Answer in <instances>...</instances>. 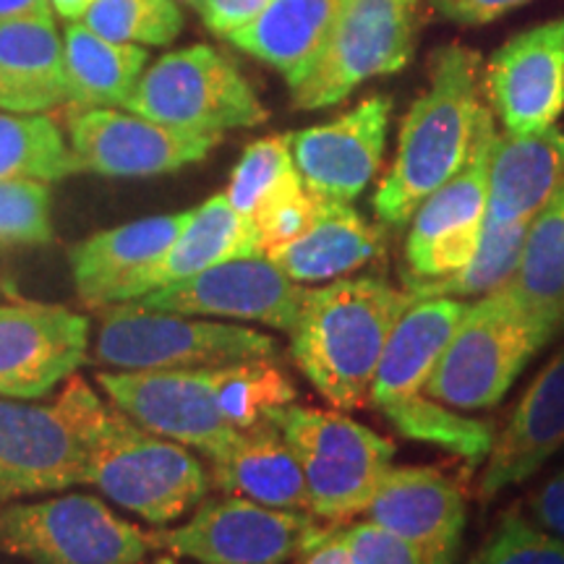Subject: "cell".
Returning <instances> with one entry per match:
<instances>
[{
	"instance_id": "cell-1",
	"label": "cell",
	"mask_w": 564,
	"mask_h": 564,
	"mask_svg": "<svg viewBox=\"0 0 564 564\" xmlns=\"http://www.w3.org/2000/svg\"><path fill=\"white\" fill-rule=\"evenodd\" d=\"M55 405L79 436L87 481L112 505L150 525H167L204 499L209 476L183 444L147 432L116 405L102 403L82 377H70Z\"/></svg>"
},
{
	"instance_id": "cell-2",
	"label": "cell",
	"mask_w": 564,
	"mask_h": 564,
	"mask_svg": "<svg viewBox=\"0 0 564 564\" xmlns=\"http://www.w3.org/2000/svg\"><path fill=\"white\" fill-rule=\"evenodd\" d=\"M481 110V55L444 45L429 61V87L408 110L398 154L373 194V212L403 228L415 209L460 171L474 144Z\"/></svg>"
},
{
	"instance_id": "cell-3",
	"label": "cell",
	"mask_w": 564,
	"mask_h": 564,
	"mask_svg": "<svg viewBox=\"0 0 564 564\" xmlns=\"http://www.w3.org/2000/svg\"><path fill=\"white\" fill-rule=\"evenodd\" d=\"M413 301L384 278H340L306 291L291 333L295 366L327 403L356 411L369 400L387 337Z\"/></svg>"
},
{
	"instance_id": "cell-4",
	"label": "cell",
	"mask_w": 564,
	"mask_h": 564,
	"mask_svg": "<svg viewBox=\"0 0 564 564\" xmlns=\"http://www.w3.org/2000/svg\"><path fill=\"white\" fill-rule=\"evenodd\" d=\"M562 333L535 314L510 282L465 308L423 394L455 411H486L505 398L528 361Z\"/></svg>"
},
{
	"instance_id": "cell-5",
	"label": "cell",
	"mask_w": 564,
	"mask_h": 564,
	"mask_svg": "<svg viewBox=\"0 0 564 564\" xmlns=\"http://www.w3.org/2000/svg\"><path fill=\"white\" fill-rule=\"evenodd\" d=\"M253 358H278V343L241 324L152 312L131 303L105 306L95 340V361L118 371L215 369Z\"/></svg>"
},
{
	"instance_id": "cell-6",
	"label": "cell",
	"mask_w": 564,
	"mask_h": 564,
	"mask_svg": "<svg viewBox=\"0 0 564 564\" xmlns=\"http://www.w3.org/2000/svg\"><path fill=\"white\" fill-rule=\"evenodd\" d=\"M123 108L171 129L220 137L267 121L264 105L241 68L209 45L162 55L139 76Z\"/></svg>"
},
{
	"instance_id": "cell-7",
	"label": "cell",
	"mask_w": 564,
	"mask_h": 564,
	"mask_svg": "<svg viewBox=\"0 0 564 564\" xmlns=\"http://www.w3.org/2000/svg\"><path fill=\"white\" fill-rule=\"evenodd\" d=\"M0 549L30 564H141L154 552L150 531L87 494L6 505Z\"/></svg>"
},
{
	"instance_id": "cell-8",
	"label": "cell",
	"mask_w": 564,
	"mask_h": 564,
	"mask_svg": "<svg viewBox=\"0 0 564 564\" xmlns=\"http://www.w3.org/2000/svg\"><path fill=\"white\" fill-rule=\"evenodd\" d=\"M327 528L312 512L278 510L236 494L199 502L178 528L150 531L152 549L196 564H285L319 541Z\"/></svg>"
},
{
	"instance_id": "cell-9",
	"label": "cell",
	"mask_w": 564,
	"mask_h": 564,
	"mask_svg": "<svg viewBox=\"0 0 564 564\" xmlns=\"http://www.w3.org/2000/svg\"><path fill=\"white\" fill-rule=\"evenodd\" d=\"M419 0H343L327 47L299 87V110L340 105L377 76L398 74L413 55Z\"/></svg>"
},
{
	"instance_id": "cell-10",
	"label": "cell",
	"mask_w": 564,
	"mask_h": 564,
	"mask_svg": "<svg viewBox=\"0 0 564 564\" xmlns=\"http://www.w3.org/2000/svg\"><path fill=\"white\" fill-rule=\"evenodd\" d=\"M491 110H478L468 160L444 186L415 209L405 243L403 282L447 278L474 259L481 243L486 199H489V162L494 147Z\"/></svg>"
},
{
	"instance_id": "cell-11",
	"label": "cell",
	"mask_w": 564,
	"mask_h": 564,
	"mask_svg": "<svg viewBox=\"0 0 564 564\" xmlns=\"http://www.w3.org/2000/svg\"><path fill=\"white\" fill-rule=\"evenodd\" d=\"M303 299L306 288L285 278L267 253H257L209 267L194 278L123 303L152 312L257 322L291 335L301 316Z\"/></svg>"
},
{
	"instance_id": "cell-12",
	"label": "cell",
	"mask_w": 564,
	"mask_h": 564,
	"mask_svg": "<svg viewBox=\"0 0 564 564\" xmlns=\"http://www.w3.org/2000/svg\"><path fill=\"white\" fill-rule=\"evenodd\" d=\"M68 144L82 171L108 178H150L194 165L220 144V133H192L110 108H70Z\"/></svg>"
},
{
	"instance_id": "cell-13",
	"label": "cell",
	"mask_w": 564,
	"mask_h": 564,
	"mask_svg": "<svg viewBox=\"0 0 564 564\" xmlns=\"http://www.w3.org/2000/svg\"><path fill=\"white\" fill-rule=\"evenodd\" d=\"M97 382L110 403L147 432L207 457L220 455L238 436L217 408L209 369L105 371Z\"/></svg>"
},
{
	"instance_id": "cell-14",
	"label": "cell",
	"mask_w": 564,
	"mask_h": 564,
	"mask_svg": "<svg viewBox=\"0 0 564 564\" xmlns=\"http://www.w3.org/2000/svg\"><path fill=\"white\" fill-rule=\"evenodd\" d=\"M89 319L55 303L0 306V398L40 400L87 361Z\"/></svg>"
},
{
	"instance_id": "cell-15",
	"label": "cell",
	"mask_w": 564,
	"mask_h": 564,
	"mask_svg": "<svg viewBox=\"0 0 564 564\" xmlns=\"http://www.w3.org/2000/svg\"><path fill=\"white\" fill-rule=\"evenodd\" d=\"M87 481V455L58 405L0 398V510Z\"/></svg>"
},
{
	"instance_id": "cell-16",
	"label": "cell",
	"mask_w": 564,
	"mask_h": 564,
	"mask_svg": "<svg viewBox=\"0 0 564 564\" xmlns=\"http://www.w3.org/2000/svg\"><path fill=\"white\" fill-rule=\"evenodd\" d=\"M390 116V97L371 95L335 121L291 133L303 186L319 199H358L382 165Z\"/></svg>"
},
{
	"instance_id": "cell-17",
	"label": "cell",
	"mask_w": 564,
	"mask_h": 564,
	"mask_svg": "<svg viewBox=\"0 0 564 564\" xmlns=\"http://www.w3.org/2000/svg\"><path fill=\"white\" fill-rule=\"evenodd\" d=\"M484 84L510 133L554 126L564 110V19L533 26L499 47Z\"/></svg>"
},
{
	"instance_id": "cell-18",
	"label": "cell",
	"mask_w": 564,
	"mask_h": 564,
	"mask_svg": "<svg viewBox=\"0 0 564 564\" xmlns=\"http://www.w3.org/2000/svg\"><path fill=\"white\" fill-rule=\"evenodd\" d=\"M465 512V497L453 478L434 468H390L364 514L423 552L455 562Z\"/></svg>"
},
{
	"instance_id": "cell-19",
	"label": "cell",
	"mask_w": 564,
	"mask_h": 564,
	"mask_svg": "<svg viewBox=\"0 0 564 564\" xmlns=\"http://www.w3.org/2000/svg\"><path fill=\"white\" fill-rule=\"evenodd\" d=\"M564 447V343L535 373L502 434L494 440L481 476V499L491 502L510 486L525 484Z\"/></svg>"
},
{
	"instance_id": "cell-20",
	"label": "cell",
	"mask_w": 564,
	"mask_h": 564,
	"mask_svg": "<svg viewBox=\"0 0 564 564\" xmlns=\"http://www.w3.org/2000/svg\"><path fill=\"white\" fill-rule=\"evenodd\" d=\"M257 253H264L257 225L251 217H243L241 212L232 209L228 196L217 194L202 207L192 209V217L175 236L171 249L162 253L150 270L131 280L112 299L110 306L139 299V295L173 285V282L188 280L209 270V267L230 262V259L257 257Z\"/></svg>"
},
{
	"instance_id": "cell-21",
	"label": "cell",
	"mask_w": 564,
	"mask_h": 564,
	"mask_svg": "<svg viewBox=\"0 0 564 564\" xmlns=\"http://www.w3.org/2000/svg\"><path fill=\"white\" fill-rule=\"evenodd\" d=\"M564 181V133L556 126L494 137L484 225L531 223Z\"/></svg>"
},
{
	"instance_id": "cell-22",
	"label": "cell",
	"mask_w": 564,
	"mask_h": 564,
	"mask_svg": "<svg viewBox=\"0 0 564 564\" xmlns=\"http://www.w3.org/2000/svg\"><path fill=\"white\" fill-rule=\"evenodd\" d=\"M192 217L188 212L158 215L102 230L70 249V274L79 299L91 308L110 306L112 299L147 272L171 249L175 236Z\"/></svg>"
},
{
	"instance_id": "cell-23",
	"label": "cell",
	"mask_w": 564,
	"mask_h": 564,
	"mask_svg": "<svg viewBox=\"0 0 564 564\" xmlns=\"http://www.w3.org/2000/svg\"><path fill=\"white\" fill-rule=\"evenodd\" d=\"M209 481L223 494L278 510L312 512L301 457L272 421L238 432L220 455L209 457Z\"/></svg>"
},
{
	"instance_id": "cell-24",
	"label": "cell",
	"mask_w": 564,
	"mask_h": 564,
	"mask_svg": "<svg viewBox=\"0 0 564 564\" xmlns=\"http://www.w3.org/2000/svg\"><path fill=\"white\" fill-rule=\"evenodd\" d=\"M468 303L457 299H415L387 337L369 400L384 408L423 392L453 340Z\"/></svg>"
},
{
	"instance_id": "cell-25",
	"label": "cell",
	"mask_w": 564,
	"mask_h": 564,
	"mask_svg": "<svg viewBox=\"0 0 564 564\" xmlns=\"http://www.w3.org/2000/svg\"><path fill=\"white\" fill-rule=\"evenodd\" d=\"M63 102L66 68L53 11L0 19V110L47 112Z\"/></svg>"
},
{
	"instance_id": "cell-26",
	"label": "cell",
	"mask_w": 564,
	"mask_h": 564,
	"mask_svg": "<svg viewBox=\"0 0 564 564\" xmlns=\"http://www.w3.org/2000/svg\"><path fill=\"white\" fill-rule=\"evenodd\" d=\"M264 253L285 278L299 285L333 282L382 257L384 232L366 223L348 202L319 199V215L312 228L291 243Z\"/></svg>"
},
{
	"instance_id": "cell-27",
	"label": "cell",
	"mask_w": 564,
	"mask_h": 564,
	"mask_svg": "<svg viewBox=\"0 0 564 564\" xmlns=\"http://www.w3.org/2000/svg\"><path fill=\"white\" fill-rule=\"evenodd\" d=\"M343 0H272L249 24L228 34L238 51L253 55L299 87L319 61Z\"/></svg>"
},
{
	"instance_id": "cell-28",
	"label": "cell",
	"mask_w": 564,
	"mask_h": 564,
	"mask_svg": "<svg viewBox=\"0 0 564 564\" xmlns=\"http://www.w3.org/2000/svg\"><path fill=\"white\" fill-rule=\"evenodd\" d=\"M150 55L141 45L112 42L87 24H68L63 37L66 102L70 108L126 105Z\"/></svg>"
},
{
	"instance_id": "cell-29",
	"label": "cell",
	"mask_w": 564,
	"mask_h": 564,
	"mask_svg": "<svg viewBox=\"0 0 564 564\" xmlns=\"http://www.w3.org/2000/svg\"><path fill=\"white\" fill-rule=\"evenodd\" d=\"M510 285L535 314L564 327V181L531 220Z\"/></svg>"
},
{
	"instance_id": "cell-30",
	"label": "cell",
	"mask_w": 564,
	"mask_h": 564,
	"mask_svg": "<svg viewBox=\"0 0 564 564\" xmlns=\"http://www.w3.org/2000/svg\"><path fill=\"white\" fill-rule=\"evenodd\" d=\"M267 421H272L299 453L333 457V460L345 463L392 465L394 444L348 419V415L291 403L272 411Z\"/></svg>"
},
{
	"instance_id": "cell-31",
	"label": "cell",
	"mask_w": 564,
	"mask_h": 564,
	"mask_svg": "<svg viewBox=\"0 0 564 564\" xmlns=\"http://www.w3.org/2000/svg\"><path fill=\"white\" fill-rule=\"evenodd\" d=\"M82 173L61 126L47 112H0V181L53 183Z\"/></svg>"
},
{
	"instance_id": "cell-32",
	"label": "cell",
	"mask_w": 564,
	"mask_h": 564,
	"mask_svg": "<svg viewBox=\"0 0 564 564\" xmlns=\"http://www.w3.org/2000/svg\"><path fill=\"white\" fill-rule=\"evenodd\" d=\"M531 223L484 225L481 243L468 264L447 278L405 282V291L413 299H468L486 295L512 280L518 270Z\"/></svg>"
},
{
	"instance_id": "cell-33",
	"label": "cell",
	"mask_w": 564,
	"mask_h": 564,
	"mask_svg": "<svg viewBox=\"0 0 564 564\" xmlns=\"http://www.w3.org/2000/svg\"><path fill=\"white\" fill-rule=\"evenodd\" d=\"M379 413L405 440L434 444V447L444 449V453H453L468 463H478L484 457H489L494 447L491 423L460 415V411L436 403V400L423 392L379 408Z\"/></svg>"
},
{
	"instance_id": "cell-34",
	"label": "cell",
	"mask_w": 564,
	"mask_h": 564,
	"mask_svg": "<svg viewBox=\"0 0 564 564\" xmlns=\"http://www.w3.org/2000/svg\"><path fill=\"white\" fill-rule=\"evenodd\" d=\"M209 379L217 408L238 432L267 421V415L291 405L299 394L288 373L274 364V358L215 366L209 369Z\"/></svg>"
},
{
	"instance_id": "cell-35",
	"label": "cell",
	"mask_w": 564,
	"mask_h": 564,
	"mask_svg": "<svg viewBox=\"0 0 564 564\" xmlns=\"http://www.w3.org/2000/svg\"><path fill=\"white\" fill-rule=\"evenodd\" d=\"M299 453V449H295ZM303 476H306L308 505L312 514L327 523H348L356 514H364L377 486L392 465H366L345 463L333 457H319L312 453H299Z\"/></svg>"
},
{
	"instance_id": "cell-36",
	"label": "cell",
	"mask_w": 564,
	"mask_h": 564,
	"mask_svg": "<svg viewBox=\"0 0 564 564\" xmlns=\"http://www.w3.org/2000/svg\"><path fill=\"white\" fill-rule=\"evenodd\" d=\"M91 32L126 45H171L183 30L175 0H91L82 17Z\"/></svg>"
},
{
	"instance_id": "cell-37",
	"label": "cell",
	"mask_w": 564,
	"mask_h": 564,
	"mask_svg": "<svg viewBox=\"0 0 564 564\" xmlns=\"http://www.w3.org/2000/svg\"><path fill=\"white\" fill-rule=\"evenodd\" d=\"M291 171H295L291 133L264 137L246 147L241 162L232 171L225 196H228L232 209L241 212L243 217H251L259 202Z\"/></svg>"
},
{
	"instance_id": "cell-38",
	"label": "cell",
	"mask_w": 564,
	"mask_h": 564,
	"mask_svg": "<svg viewBox=\"0 0 564 564\" xmlns=\"http://www.w3.org/2000/svg\"><path fill=\"white\" fill-rule=\"evenodd\" d=\"M468 564H564V541L520 512H507Z\"/></svg>"
},
{
	"instance_id": "cell-39",
	"label": "cell",
	"mask_w": 564,
	"mask_h": 564,
	"mask_svg": "<svg viewBox=\"0 0 564 564\" xmlns=\"http://www.w3.org/2000/svg\"><path fill=\"white\" fill-rule=\"evenodd\" d=\"M316 215H319V196L303 186L299 171H291L259 202L251 220L257 225L264 251H270L306 232Z\"/></svg>"
},
{
	"instance_id": "cell-40",
	"label": "cell",
	"mask_w": 564,
	"mask_h": 564,
	"mask_svg": "<svg viewBox=\"0 0 564 564\" xmlns=\"http://www.w3.org/2000/svg\"><path fill=\"white\" fill-rule=\"evenodd\" d=\"M53 238L51 183L0 181V249Z\"/></svg>"
},
{
	"instance_id": "cell-41",
	"label": "cell",
	"mask_w": 564,
	"mask_h": 564,
	"mask_svg": "<svg viewBox=\"0 0 564 564\" xmlns=\"http://www.w3.org/2000/svg\"><path fill=\"white\" fill-rule=\"evenodd\" d=\"M343 535L352 564H455L423 552L371 520L345 525Z\"/></svg>"
},
{
	"instance_id": "cell-42",
	"label": "cell",
	"mask_w": 564,
	"mask_h": 564,
	"mask_svg": "<svg viewBox=\"0 0 564 564\" xmlns=\"http://www.w3.org/2000/svg\"><path fill=\"white\" fill-rule=\"evenodd\" d=\"M432 3L444 19L455 21V24L481 26L531 3V0H432Z\"/></svg>"
},
{
	"instance_id": "cell-43",
	"label": "cell",
	"mask_w": 564,
	"mask_h": 564,
	"mask_svg": "<svg viewBox=\"0 0 564 564\" xmlns=\"http://www.w3.org/2000/svg\"><path fill=\"white\" fill-rule=\"evenodd\" d=\"M272 0H204L202 19L212 32L228 37L236 30L249 24L259 11L267 9Z\"/></svg>"
},
{
	"instance_id": "cell-44",
	"label": "cell",
	"mask_w": 564,
	"mask_h": 564,
	"mask_svg": "<svg viewBox=\"0 0 564 564\" xmlns=\"http://www.w3.org/2000/svg\"><path fill=\"white\" fill-rule=\"evenodd\" d=\"M531 514L544 531L564 541V468L533 494Z\"/></svg>"
},
{
	"instance_id": "cell-45",
	"label": "cell",
	"mask_w": 564,
	"mask_h": 564,
	"mask_svg": "<svg viewBox=\"0 0 564 564\" xmlns=\"http://www.w3.org/2000/svg\"><path fill=\"white\" fill-rule=\"evenodd\" d=\"M299 564H352L343 528H327L319 541L299 556Z\"/></svg>"
},
{
	"instance_id": "cell-46",
	"label": "cell",
	"mask_w": 564,
	"mask_h": 564,
	"mask_svg": "<svg viewBox=\"0 0 564 564\" xmlns=\"http://www.w3.org/2000/svg\"><path fill=\"white\" fill-rule=\"evenodd\" d=\"M53 11L51 0H0V19L24 17V13Z\"/></svg>"
},
{
	"instance_id": "cell-47",
	"label": "cell",
	"mask_w": 564,
	"mask_h": 564,
	"mask_svg": "<svg viewBox=\"0 0 564 564\" xmlns=\"http://www.w3.org/2000/svg\"><path fill=\"white\" fill-rule=\"evenodd\" d=\"M89 3L91 0H51V9H53V13H58L61 19L76 21L87 13Z\"/></svg>"
},
{
	"instance_id": "cell-48",
	"label": "cell",
	"mask_w": 564,
	"mask_h": 564,
	"mask_svg": "<svg viewBox=\"0 0 564 564\" xmlns=\"http://www.w3.org/2000/svg\"><path fill=\"white\" fill-rule=\"evenodd\" d=\"M154 564H186V562H181V560H175V556H171V554H165V556H160L158 562Z\"/></svg>"
},
{
	"instance_id": "cell-49",
	"label": "cell",
	"mask_w": 564,
	"mask_h": 564,
	"mask_svg": "<svg viewBox=\"0 0 564 564\" xmlns=\"http://www.w3.org/2000/svg\"><path fill=\"white\" fill-rule=\"evenodd\" d=\"M186 3H188V6H194V9H202L204 0H186Z\"/></svg>"
}]
</instances>
